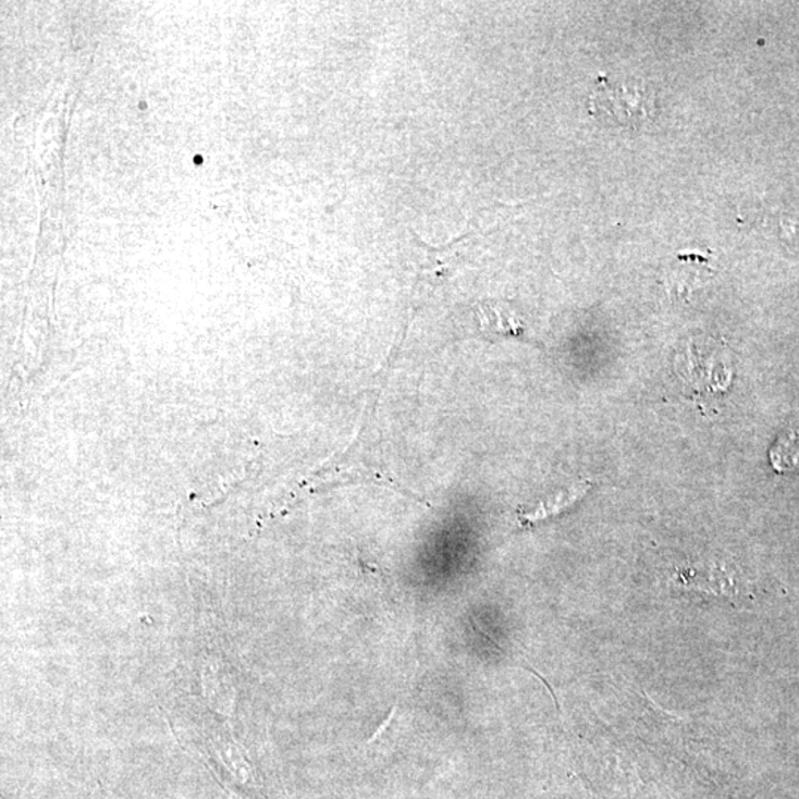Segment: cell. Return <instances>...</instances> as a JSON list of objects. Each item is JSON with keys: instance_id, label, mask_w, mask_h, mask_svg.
Returning a JSON list of instances; mask_svg holds the SVG:
<instances>
[{"instance_id": "cell-1", "label": "cell", "mask_w": 799, "mask_h": 799, "mask_svg": "<svg viewBox=\"0 0 799 799\" xmlns=\"http://www.w3.org/2000/svg\"><path fill=\"white\" fill-rule=\"evenodd\" d=\"M589 111L624 127H640L654 114V97L636 82H613L600 76L589 97Z\"/></svg>"}, {"instance_id": "cell-3", "label": "cell", "mask_w": 799, "mask_h": 799, "mask_svg": "<svg viewBox=\"0 0 799 799\" xmlns=\"http://www.w3.org/2000/svg\"><path fill=\"white\" fill-rule=\"evenodd\" d=\"M585 490L587 489L582 488V485H576V488L568 489L566 492L555 494L554 497H551L545 504H541L533 513L527 514L525 518L527 521H537L541 520V518L553 516V514H557L560 511L567 508L568 505L575 504L582 496Z\"/></svg>"}, {"instance_id": "cell-2", "label": "cell", "mask_w": 799, "mask_h": 799, "mask_svg": "<svg viewBox=\"0 0 799 799\" xmlns=\"http://www.w3.org/2000/svg\"><path fill=\"white\" fill-rule=\"evenodd\" d=\"M770 463L777 472L799 474V432L789 431L778 437L770 448Z\"/></svg>"}]
</instances>
